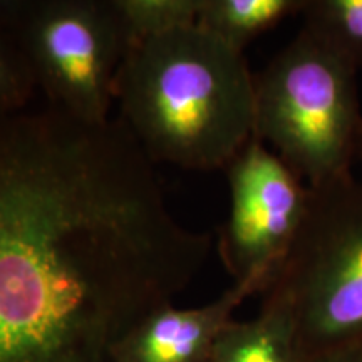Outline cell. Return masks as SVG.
I'll list each match as a JSON object with an SVG mask.
<instances>
[{
  "label": "cell",
  "mask_w": 362,
  "mask_h": 362,
  "mask_svg": "<svg viewBox=\"0 0 362 362\" xmlns=\"http://www.w3.org/2000/svg\"><path fill=\"white\" fill-rule=\"evenodd\" d=\"M230 214L218 253L235 284L265 292L287 260L309 214L310 188L269 146L252 138L226 165Z\"/></svg>",
  "instance_id": "8992f818"
},
{
  "label": "cell",
  "mask_w": 362,
  "mask_h": 362,
  "mask_svg": "<svg viewBox=\"0 0 362 362\" xmlns=\"http://www.w3.org/2000/svg\"><path fill=\"white\" fill-rule=\"evenodd\" d=\"M356 71L300 29L264 71L253 74V138L309 188L352 176V161L362 146Z\"/></svg>",
  "instance_id": "3957f363"
},
{
  "label": "cell",
  "mask_w": 362,
  "mask_h": 362,
  "mask_svg": "<svg viewBox=\"0 0 362 362\" xmlns=\"http://www.w3.org/2000/svg\"><path fill=\"white\" fill-rule=\"evenodd\" d=\"M305 0H202L197 25L242 52L250 42L300 13Z\"/></svg>",
  "instance_id": "9c48e42d"
},
{
  "label": "cell",
  "mask_w": 362,
  "mask_h": 362,
  "mask_svg": "<svg viewBox=\"0 0 362 362\" xmlns=\"http://www.w3.org/2000/svg\"><path fill=\"white\" fill-rule=\"evenodd\" d=\"M300 13L302 29L354 69L362 67V0H305Z\"/></svg>",
  "instance_id": "30bf717a"
},
{
  "label": "cell",
  "mask_w": 362,
  "mask_h": 362,
  "mask_svg": "<svg viewBox=\"0 0 362 362\" xmlns=\"http://www.w3.org/2000/svg\"><path fill=\"white\" fill-rule=\"evenodd\" d=\"M255 292H260L257 285L233 282L206 305L158 307L119 342L115 362H208L216 339L233 320V312Z\"/></svg>",
  "instance_id": "52a82bcc"
},
{
  "label": "cell",
  "mask_w": 362,
  "mask_h": 362,
  "mask_svg": "<svg viewBox=\"0 0 362 362\" xmlns=\"http://www.w3.org/2000/svg\"><path fill=\"white\" fill-rule=\"evenodd\" d=\"M0 19L49 106L86 123L111 119L131 45L112 0H0Z\"/></svg>",
  "instance_id": "5b68a950"
},
{
  "label": "cell",
  "mask_w": 362,
  "mask_h": 362,
  "mask_svg": "<svg viewBox=\"0 0 362 362\" xmlns=\"http://www.w3.org/2000/svg\"><path fill=\"white\" fill-rule=\"evenodd\" d=\"M129 44L197 25L202 0H112ZM129 45V47H131Z\"/></svg>",
  "instance_id": "8fae6325"
},
{
  "label": "cell",
  "mask_w": 362,
  "mask_h": 362,
  "mask_svg": "<svg viewBox=\"0 0 362 362\" xmlns=\"http://www.w3.org/2000/svg\"><path fill=\"white\" fill-rule=\"evenodd\" d=\"M265 293L288 305L305 359L362 346V181L310 188L304 226Z\"/></svg>",
  "instance_id": "277c9868"
},
{
  "label": "cell",
  "mask_w": 362,
  "mask_h": 362,
  "mask_svg": "<svg viewBox=\"0 0 362 362\" xmlns=\"http://www.w3.org/2000/svg\"><path fill=\"white\" fill-rule=\"evenodd\" d=\"M35 81L19 44L0 19V115L29 107Z\"/></svg>",
  "instance_id": "7c38bea8"
},
{
  "label": "cell",
  "mask_w": 362,
  "mask_h": 362,
  "mask_svg": "<svg viewBox=\"0 0 362 362\" xmlns=\"http://www.w3.org/2000/svg\"><path fill=\"white\" fill-rule=\"evenodd\" d=\"M210 250L119 117L0 115V362H115Z\"/></svg>",
  "instance_id": "6da1fadb"
},
{
  "label": "cell",
  "mask_w": 362,
  "mask_h": 362,
  "mask_svg": "<svg viewBox=\"0 0 362 362\" xmlns=\"http://www.w3.org/2000/svg\"><path fill=\"white\" fill-rule=\"evenodd\" d=\"M208 362H305L288 305L267 293L259 315L226 325Z\"/></svg>",
  "instance_id": "ba28073f"
},
{
  "label": "cell",
  "mask_w": 362,
  "mask_h": 362,
  "mask_svg": "<svg viewBox=\"0 0 362 362\" xmlns=\"http://www.w3.org/2000/svg\"><path fill=\"white\" fill-rule=\"evenodd\" d=\"M361 151H362V146H361Z\"/></svg>",
  "instance_id": "5bb4252c"
},
{
  "label": "cell",
  "mask_w": 362,
  "mask_h": 362,
  "mask_svg": "<svg viewBox=\"0 0 362 362\" xmlns=\"http://www.w3.org/2000/svg\"><path fill=\"white\" fill-rule=\"evenodd\" d=\"M115 101L153 163L225 170L253 138L255 88L245 56L198 25L131 45Z\"/></svg>",
  "instance_id": "7a4b0ae2"
},
{
  "label": "cell",
  "mask_w": 362,
  "mask_h": 362,
  "mask_svg": "<svg viewBox=\"0 0 362 362\" xmlns=\"http://www.w3.org/2000/svg\"><path fill=\"white\" fill-rule=\"evenodd\" d=\"M305 362H362V346L342 347L312 356Z\"/></svg>",
  "instance_id": "4fadbf2b"
}]
</instances>
